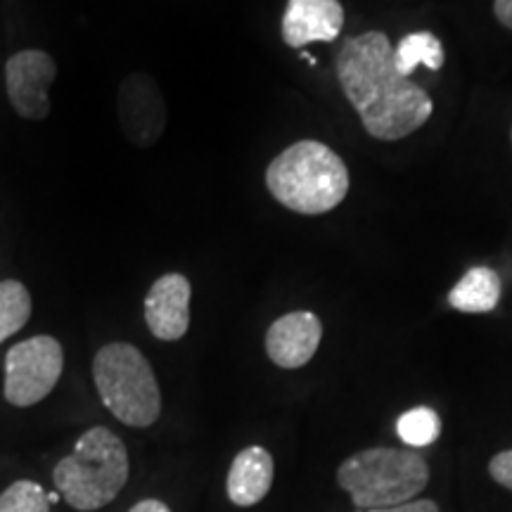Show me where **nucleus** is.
I'll use <instances>...</instances> for the list:
<instances>
[{
    "label": "nucleus",
    "instance_id": "nucleus-1",
    "mask_svg": "<svg viewBox=\"0 0 512 512\" xmlns=\"http://www.w3.org/2000/svg\"><path fill=\"white\" fill-rule=\"evenodd\" d=\"M342 91L373 138L401 140L432 117V100L396 72L394 46L382 31L351 36L335 57Z\"/></svg>",
    "mask_w": 512,
    "mask_h": 512
},
{
    "label": "nucleus",
    "instance_id": "nucleus-2",
    "mask_svg": "<svg viewBox=\"0 0 512 512\" xmlns=\"http://www.w3.org/2000/svg\"><path fill=\"white\" fill-rule=\"evenodd\" d=\"M266 185L275 200L297 214H325L347 197L349 171L328 145L299 140L273 159Z\"/></svg>",
    "mask_w": 512,
    "mask_h": 512
},
{
    "label": "nucleus",
    "instance_id": "nucleus-3",
    "mask_svg": "<svg viewBox=\"0 0 512 512\" xmlns=\"http://www.w3.org/2000/svg\"><path fill=\"white\" fill-rule=\"evenodd\" d=\"M126 444L107 427H91L76 441L74 451L53 470L57 494L69 508L93 512L110 505L128 482Z\"/></svg>",
    "mask_w": 512,
    "mask_h": 512
},
{
    "label": "nucleus",
    "instance_id": "nucleus-4",
    "mask_svg": "<svg viewBox=\"0 0 512 512\" xmlns=\"http://www.w3.org/2000/svg\"><path fill=\"white\" fill-rule=\"evenodd\" d=\"M337 482L358 510L392 508L415 501L430 482V465L406 448H366L344 460Z\"/></svg>",
    "mask_w": 512,
    "mask_h": 512
},
{
    "label": "nucleus",
    "instance_id": "nucleus-5",
    "mask_svg": "<svg viewBox=\"0 0 512 512\" xmlns=\"http://www.w3.org/2000/svg\"><path fill=\"white\" fill-rule=\"evenodd\" d=\"M93 380L105 408L121 425L143 430L162 415L155 370L133 344H105L93 358Z\"/></svg>",
    "mask_w": 512,
    "mask_h": 512
},
{
    "label": "nucleus",
    "instance_id": "nucleus-6",
    "mask_svg": "<svg viewBox=\"0 0 512 512\" xmlns=\"http://www.w3.org/2000/svg\"><path fill=\"white\" fill-rule=\"evenodd\" d=\"M64 368L62 344L50 335L17 342L5 356V399L17 408L36 406L53 392Z\"/></svg>",
    "mask_w": 512,
    "mask_h": 512
},
{
    "label": "nucleus",
    "instance_id": "nucleus-7",
    "mask_svg": "<svg viewBox=\"0 0 512 512\" xmlns=\"http://www.w3.org/2000/svg\"><path fill=\"white\" fill-rule=\"evenodd\" d=\"M57 76L55 60L46 50H19L5 64L10 105L19 117L41 121L50 114L48 91Z\"/></svg>",
    "mask_w": 512,
    "mask_h": 512
},
{
    "label": "nucleus",
    "instance_id": "nucleus-8",
    "mask_svg": "<svg viewBox=\"0 0 512 512\" xmlns=\"http://www.w3.org/2000/svg\"><path fill=\"white\" fill-rule=\"evenodd\" d=\"M190 280L181 273H166L155 280L145 297V323L162 342H178L190 328Z\"/></svg>",
    "mask_w": 512,
    "mask_h": 512
},
{
    "label": "nucleus",
    "instance_id": "nucleus-9",
    "mask_svg": "<svg viewBox=\"0 0 512 512\" xmlns=\"http://www.w3.org/2000/svg\"><path fill=\"white\" fill-rule=\"evenodd\" d=\"M119 117L124 124V133L136 145H152L159 138V133L164 131L166 112L150 76L133 74L121 83Z\"/></svg>",
    "mask_w": 512,
    "mask_h": 512
},
{
    "label": "nucleus",
    "instance_id": "nucleus-10",
    "mask_svg": "<svg viewBox=\"0 0 512 512\" xmlns=\"http://www.w3.org/2000/svg\"><path fill=\"white\" fill-rule=\"evenodd\" d=\"M323 325L311 311H294L278 318L266 332V354L275 366L294 370L316 356Z\"/></svg>",
    "mask_w": 512,
    "mask_h": 512
},
{
    "label": "nucleus",
    "instance_id": "nucleus-11",
    "mask_svg": "<svg viewBox=\"0 0 512 512\" xmlns=\"http://www.w3.org/2000/svg\"><path fill=\"white\" fill-rule=\"evenodd\" d=\"M344 27L339 0H287L283 15V41L290 48L309 43H332Z\"/></svg>",
    "mask_w": 512,
    "mask_h": 512
},
{
    "label": "nucleus",
    "instance_id": "nucleus-12",
    "mask_svg": "<svg viewBox=\"0 0 512 512\" xmlns=\"http://www.w3.org/2000/svg\"><path fill=\"white\" fill-rule=\"evenodd\" d=\"M275 465L273 456L261 446H249L235 456L230 465L226 491L230 503L240 505V508H252L268 496L273 486Z\"/></svg>",
    "mask_w": 512,
    "mask_h": 512
},
{
    "label": "nucleus",
    "instance_id": "nucleus-13",
    "mask_svg": "<svg viewBox=\"0 0 512 512\" xmlns=\"http://www.w3.org/2000/svg\"><path fill=\"white\" fill-rule=\"evenodd\" d=\"M501 299V280L486 266L470 268L463 280L448 294V304L463 313H489Z\"/></svg>",
    "mask_w": 512,
    "mask_h": 512
},
{
    "label": "nucleus",
    "instance_id": "nucleus-14",
    "mask_svg": "<svg viewBox=\"0 0 512 512\" xmlns=\"http://www.w3.org/2000/svg\"><path fill=\"white\" fill-rule=\"evenodd\" d=\"M394 64L396 72L406 76V79L420 64L437 72L441 64H444V48H441L439 38L430 34V31H415V34L403 36L399 46L394 48Z\"/></svg>",
    "mask_w": 512,
    "mask_h": 512
},
{
    "label": "nucleus",
    "instance_id": "nucleus-15",
    "mask_svg": "<svg viewBox=\"0 0 512 512\" xmlns=\"http://www.w3.org/2000/svg\"><path fill=\"white\" fill-rule=\"evenodd\" d=\"M31 318V294L19 280L0 283V344L17 335Z\"/></svg>",
    "mask_w": 512,
    "mask_h": 512
},
{
    "label": "nucleus",
    "instance_id": "nucleus-16",
    "mask_svg": "<svg viewBox=\"0 0 512 512\" xmlns=\"http://www.w3.org/2000/svg\"><path fill=\"white\" fill-rule=\"evenodd\" d=\"M396 432H399L403 444L413 448L430 446L439 439L441 420L437 411L427 406H418L401 415L399 422H396Z\"/></svg>",
    "mask_w": 512,
    "mask_h": 512
},
{
    "label": "nucleus",
    "instance_id": "nucleus-17",
    "mask_svg": "<svg viewBox=\"0 0 512 512\" xmlns=\"http://www.w3.org/2000/svg\"><path fill=\"white\" fill-rule=\"evenodd\" d=\"M53 496L31 479H19L0 494V512H50Z\"/></svg>",
    "mask_w": 512,
    "mask_h": 512
},
{
    "label": "nucleus",
    "instance_id": "nucleus-18",
    "mask_svg": "<svg viewBox=\"0 0 512 512\" xmlns=\"http://www.w3.org/2000/svg\"><path fill=\"white\" fill-rule=\"evenodd\" d=\"M489 472L498 484L512 491V451H503V453H498V456L491 458Z\"/></svg>",
    "mask_w": 512,
    "mask_h": 512
},
{
    "label": "nucleus",
    "instance_id": "nucleus-19",
    "mask_svg": "<svg viewBox=\"0 0 512 512\" xmlns=\"http://www.w3.org/2000/svg\"><path fill=\"white\" fill-rule=\"evenodd\" d=\"M366 512H439L437 503L427 501V498H415V501L392 505V508H380V510H366Z\"/></svg>",
    "mask_w": 512,
    "mask_h": 512
},
{
    "label": "nucleus",
    "instance_id": "nucleus-20",
    "mask_svg": "<svg viewBox=\"0 0 512 512\" xmlns=\"http://www.w3.org/2000/svg\"><path fill=\"white\" fill-rule=\"evenodd\" d=\"M494 12L503 27L512 29V0H494Z\"/></svg>",
    "mask_w": 512,
    "mask_h": 512
},
{
    "label": "nucleus",
    "instance_id": "nucleus-21",
    "mask_svg": "<svg viewBox=\"0 0 512 512\" xmlns=\"http://www.w3.org/2000/svg\"><path fill=\"white\" fill-rule=\"evenodd\" d=\"M128 512H171V508L166 503L157 501V498H145V501L136 503Z\"/></svg>",
    "mask_w": 512,
    "mask_h": 512
}]
</instances>
